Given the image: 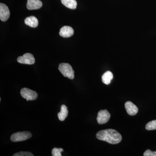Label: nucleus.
Returning a JSON list of instances; mask_svg holds the SVG:
<instances>
[{
	"instance_id": "1",
	"label": "nucleus",
	"mask_w": 156,
	"mask_h": 156,
	"mask_svg": "<svg viewBox=\"0 0 156 156\" xmlns=\"http://www.w3.org/2000/svg\"><path fill=\"white\" fill-rule=\"evenodd\" d=\"M96 136L99 140L106 141L112 144L119 143L122 140V135L114 129L101 130L98 132Z\"/></svg>"
},
{
	"instance_id": "2",
	"label": "nucleus",
	"mask_w": 156,
	"mask_h": 156,
	"mask_svg": "<svg viewBox=\"0 0 156 156\" xmlns=\"http://www.w3.org/2000/svg\"><path fill=\"white\" fill-rule=\"evenodd\" d=\"M58 69L64 77H68L71 80H73L74 78V71L71 66L69 63H60Z\"/></svg>"
},
{
	"instance_id": "3",
	"label": "nucleus",
	"mask_w": 156,
	"mask_h": 156,
	"mask_svg": "<svg viewBox=\"0 0 156 156\" xmlns=\"http://www.w3.org/2000/svg\"><path fill=\"white\" fill-rule=\"evenodd\" d=\"M31 136V133L29 131L18 132L11 135V140L13 142H19L30 139Z\"/></svg>"
},
{
	"instance_id": "4",
	"label": "nucleus",
	"mask_w": 156,
	"mask_h": 156,
	"mask_svg": "<svg viewBox=\"0 0 156 156\" xmlns=\"http://www.w3.org/2000/svg\"><path fill=\"white\" fill-rule=\"evenodd\" d=\"M20 95L23 98L28 101L34 100L38 97V94L37 92L28 88H23L20 90Z\"/></svg>"
},
{
	"instance_id": "5",
	"label": "nucleus",
	"mask_w": 156,
	"mask_h": 156,
	"mask_svg": "<svg viewBox=\"0 0 156 156\" xmlns=\"http://www.w3.org/2000/svg\"><path fill=\"white\" fill-rule=\"evenodd\" d=\"M111 115L107 110H101L98 113L97 121L100 125L105 124L108 122L110 118Z\"/></svg>"
},
{
	"instance_id": "6",
	"label": "nucleus",
	"mask_w": 156,
	"mask_h": 156,
	"mask_svg": "<svg viewBox=\"0 0 156 156\" xmlns=\"http://www.w3.org/2000/svg\"><path fill=\"white\" fill-rule=\"evenodd\" d=\"M17 61L19 63L21 64L32 65L34 63L35 59L32 54L30 53H26L23 56L18 57Z\"/></svg>"
},
{
	"instance_id": "7",
	"label": "nucleus",
	"mask_w": 156,
	"mask_h": 156,
	"mask_svg": "<svg viewBox=\"0 0 156 156\" xmlns=\"http://www.w3.org/2000/svg\"><path fill=\"white\" fill-rule=\"evenodd\" d=\"M10 11L8 6L3 4H0V19L2 21H5L10 17Z\"/></svg>"
},
{
	"instance_id": "8",
	"label": "nucleus",
	"mask_w": 156,
	"mask_h": 156,
	"mask_svg": "<svg viewBox=\"0 0 156 156\" xmlns=\"http://www.w3.org/2000/svg\"><path fill=\"white\" fill-rule=\"evenodd\" d=\"M125 108L128 115H135L138 112L137 107L130 101H128L125 103Z\"/></svg>"
},
{
	"instance_id": "9",
	"label": "nucleus",
	"mask_w": 156,
	"mask_h": 156,
	"mask_svg": "<svg viewBox=\"0 0 156 156\" xmlns=\"http://www.w3.org/2000/svg\"><path fill=\"white\" fill-rule=\"evenodd\" d=\"M74 34V30L72 27L68 26H65L60 30L59 35L63 37H69L72 36Z\"/></svg>"
},
{
	"instance_id": "10",
	"label": "nucleus",
	"mask_w": 156,
	"mask_h": 156,
	"mask_svg": "<svg viewBox=\"0 0 156 156\" xmlns=\"http://www.w3.org/2000/svg\"><path fill=\"white\" fill-rule=\"evenodd\" d=\"M43 3L40 0H27V7L28 10H36L41 8Z\"/></svg>"
},
{
	"instance_id": "11",
	"label": "nucleus",
	"mask_w": 156,
	"mask_h": 156,
	"mask_svg": "<svg viewBox=\"0 0 156 156\" xmlns=\"http://www.w3.org/2000/svg\"><path fill=\"white\" fill-rule=\"evenodd\" d=\"M24 22L27 25L33 28L37 27L38 25V20L34 16H30L27 17L24 20Z\"/></svg>"
},
{
	"instance_id": "12",
	"label": "nucleus",
	"mask_w": 156,
	"mask_h": 156,
	"mask_svg": "<svg viewBox=\"0 0 156 156\" xmlns=\"http://www.w3.org/2000/svg\"><path fill=\"white\" fill-rule=\"evenodd\" d=\"M68 115V110L67 107L64 105H62L60 108V112L58 114V119L60 121H63Z\"/></svg>"
},
{
	"instance_id": "13",
	"label": "nucleus",
	"mask_w": 156,
	"mask_h": 156,
	"mask_svg": "<svg viewBox=\"0 0 156 156\" xmlns=\"http://www.w3.org/2000/svg\"><path fill=\"white\" fill-rule=\"evenodd\" d=\"M113 78V75L111 72L108 71L102 75L101 79L103 83L105 85H109Z\"/></svg>"
},
{
	"instance_id": "14",
	"label": "nucleus",
	"mask_w": 156,
	"mask_h": 156,
	"mask_svg": "<svg viewBox=\"0 0 156 156\" xmlns=\"http://www.w3.org/2000/svg\"><path fill=\"white\" fill-rule=\"evenodd\" d=\"M61 2L68 9H75L76 8L77 2L76 0H61Z\"/></svg>"
},
{
	"instance_id": "15",
	"label": "nucleus",
	"mask_w": 156,
	"mask_h": 156,
	"mask_svg": "<svg viewBox=\"0 0 156 156\" xmlns=\"http://www.w3.org/2000/svg\"><path fill=\"white\" fill-rule=\"evenodd\" d=\"M145 128L148 131L156 130V120L151 121L146 125Z\"/></svg>"
},
{
	"instance_id": "16",
	"label": "nucleus",
	"mask_w": 156,
	"mask_h": 156,
	"mask_svg": "<svg viewBox=\"0 0 156 156\" xmlns=\"http://www.w3.org/2000/svg\"><path fill=\"white\" fill-rule=\"evenodd\" d=\"M63 151V149L61 148H54L52 151V156H62L61 152Z\"/></svg>"
},
{
	"instance_id": "17",
	"label": "nucleus",
	"mask_w": 156,
	"mask_h": 156,
	"mask_svg": "<svg viewBox=\"0 0 156 156\" xmlns=\"http://www.w3.org/2000/svg\"><path fill=\"white\" fill-rule=\"evenodd\" d=\"M14 156H34V154L30 152L20 151L13 155Z\"/></svg>"
},
{
	"instance_id": "18",
	"label": "nucleus",
	"mask_w": 156,
	"mask_h": 156,
	"mask_svg": "<svg viewBox=\"0 0 156 156\" xmlns=\"http://www.w3.org/2000/svg\"><path fill=\"white\" fill-rule=\"evenodd\" d=\"M144 156H156V151H152L148 149L144 153Z\"/></svg>"
}]
</instances>
